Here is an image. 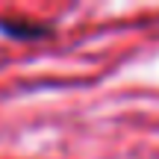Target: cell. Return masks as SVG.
I'll use <instances>...</instances> for the list:
<instances>
[{"instance_id": "obj_1", "label": "cell", "mask_w": 159, "mask_h": 159, "mask_svg": "<svg viewBox=\"0 0 159 159\" xmlns=\"http://www.w3.org/2000/svg\"><path fill=\"white\" fill-rule=\"evenodd\" d=\"M0 33L9 35V39H21V41H30V39H41V35H50L53 30L50 27H41V24H24V21H0Z\"/></svg>"}]
</instances>
